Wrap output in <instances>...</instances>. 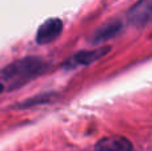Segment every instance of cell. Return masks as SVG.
Returning a JSON list of instances; mask_svg holds the SVG:
<instances>
[{
  "mask_svg": "<svg viewBox=\"0 0 152 151\" xmlns=\"http://www.w3.org/2000/svg\"><path fill=\"white\" fill-rule=\"evenodd\" d=\"M43 67H44V63L42 59L24 58L8 64L4 70H1L0 78L4 79L5 82H10L11 84L18 86L42 72Z\"/></svg>",
  "mask_w": 152,
  "mask_h": 151,
  "instance_id": "cell-1",
  "label": "cell"
},
{
  "mask_svg": "<svg viewBox=\"0 0 152 151\" xmlns=\"http://www.w3.org/2000/svg\"><path fill=\"white\" fill-rule=\"evenodd\" d=\"M63 29V23L60 19H48L42 26L37 28L36 32V42L39 44H48L56 40L61 34Z\"/></svg>",
  "mask_w": 152,
  "mask_h": 151,
  "instance_id": "cell-2",
  "label": "cell"
},
{
  "mask_svg": "<svg viewBox=\"0 0 152 151\" xmlns=\"http://www.w3.org/2000/svg\"><path fill=\"white\" fill-rule=\"evenodd\" d=\"M128 19L135 26H144L152 21V0H140L129 10Z\"/></svg>",
  "mask_w": 152,
  "mask_h": 151,
  "instance_id": "cell-3",
  "label": "cell"
},
{
  "mask_svg": "<svg viewBox=\"0 0 152 151\" xmlns=\"http://www.w3.org/2000/svg\"><path fill=\"white\" fill-rule=\"evenodd\" d=\"M108 50H110L108 47H102V48H96V50H91V51H81V52H77L76 55L71 56L64 63V66L68 67V68H74V67H77V66H88V64L96 62L97 59H100L102 56H104Z\"/></svg>",
  "mask_w": 152,
  "mask_h": 151,
  "instance_id": "cell-4",
  "label": "cell"
},
{
  "mask_svg": "<svg viewBox=\"0 0 152 151\" xmlns=\"http://www.w3.org/2000/svg\"><path fill=\"white\" fill-rule=\"evenodd\" d=\"M132 143L124 136H105L95 146V151H132Z\"/></svg>",
  "mask_w": 152,
  "mask_h": 151,
  "instance_id": "cell-5",
  "label": "cell"
},
{
  "mask_svg": "<svg viewBox=\"0 0 152 151\" xmlns=\"http://www.w3.org/2000/svg\"><path fill=\"white\" fill-rule=\"evenodd\" d=\"M120 29V24L119 23H111V24H105L103 26L99 31L95 35V40L96 42H103V40H107L110 37H112L113 35L118 34V31Z\"/></svg>",
  "mask_w": 152,
  "mask_h": 151,
  "instance_id": "cell-6",
  "label": "cell"
},
{
  "mask_svg": "<svg viewBox=\"0 0 152 151\" xmlns=\"http://www.w3.org/2000/svg\"><path fill=\"white\" fill-rule=\"evenodd\" d=\"M1 91H3V84L0 83V92H1Z\"/></svg>",
  "mask_w": 152,
  "mask_h": 151,
  "instance_id": "cell-7",
  "label": "cell"
}]
</instances>
